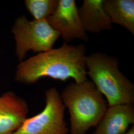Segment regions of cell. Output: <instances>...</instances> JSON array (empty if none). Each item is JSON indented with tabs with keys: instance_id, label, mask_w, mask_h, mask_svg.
I'll return each instance as SVG.
<instances>
[{
	"instance_id": "1",
	"label": "cell",
	"mask_w": 134,
	"mask_h": 134,
	"mask_svg": "<svg viewBox=\"0 0 134 134\" xmlns=\"http://www.w3.org/2000/svg\"><path fill=\"white\" fill-rule=\"evenodd\" d=\"M86 48L83 44L68 45L64 42L19 62L14 80L23 84H33L44 77L65 81L72 79L76 83L87 81L86 64Z\"/></svg>"
},
{
	"instance_id": "2",
	"label": "cell",
	"mask_w": 134,
	"mask_h": 134,
	"mask_svg": "<svg viewBox=\"0 0 134 134\" xmlns=\"http://www.w3.org/2000/svg\"><path fill=\"white\" fill-rule=\"evenodd\" d=\"M60 95L70 115V134H86L96 127L108 108L107 101L92 81L71 83Z\"/></svg>"
},
{
	"instance_id": "3",
	"label": "cell",
	"mask_w": 134,
	"mask_h": 134,
	"mask_svg": "<svg viewBox=\"0 0 134 134\" xmlns=\"http://www.w3.org/2000/svg\"><path fill=\"white\" fill-rule=\"evenodd\" d=\"M87 75L106 98L108 106L134 105V85L118 68L117 58L105 54L92 53L86 59Z\"/></svg>"
},
{
	"instance_id": "4",
	"label": "cell",
	"mask_w": 134,
	"mask_h": 134,
	"mask_svg": "<svg viewBox=\"0 0 134 134\" xmlns=\"http://www.w3.org/2000/svg\"><path fill=\"white\" fill-rule=\"evenodd\" d=\"M12 31L15 43V54L19 62L24 61L29 51L39 53L52 49L61 36L46 20H29L24 15L15 19Z\"/></svg>"
},
{
	"instance_id": "5",
	"label": "cell",
	"mask_w": 134,
	"mask_h": 134,
	"mask_svg": "<svg viewBox=\"0 0 134 134\" xmlns=\"http://www.w3.org/2000/svg\"><path fill=\"white\" fill-rule=\"evenodd\" d=\"M45 106L34 116L27 118L14 134H68L69 130L65 120V107L57 88L45 92Z\"/></svg>"
},
{
	"instance_id": "6",
	"label": "cell",
	"mask_w": 134,
	"mask_h": 134,
	"mask_svg": "<svg viewBox=\"0 0 134 134\" xmlns=\"http://www.w3.org/2000/svg\"><path fill=\"white\" fill-rule=\"evenodd\" d=\"M47 21L53 29L60 33L66 42L75 39L86 42L88 40L75 0H59L56 10Z\"/></svg>"
},
{
	"instance_id": "7",
	"label": "cell",
	"mask_w": 134,
	"mask_h": 134,
	"mask_svg": "<svg viewBox=\"0 0 134 134\" xmlns=\"http://www.w3.org/2000/svg\"><path fill=\"white\" fill-rule=\"evenodd\" d=\"M29 106L13 91L0 96V134H14L27 118Z\"/></svg>"
},
{
	"instance_id": "8",
	"label": "cell",
	"mask_w": 134,
	"mask_h": 134,
	"mask_svg": "<svg viewBox=\"0 0 134 134\" xmlns=\"http://www.w3.org/2000/svg\"><path fill=\"white\" fill-rule=\"evenodd\" d=\"M134 124V105L108 106L92 134H124Z\"/></svg>"
},
{
	"instance_id": "9",
	"label": "cell",
	"mask_w": 134,
	"mask_h": 134,
	"mask_svg": "<svg viewBox=\"0 0 134 134\" xmlns=\"http://www.w3.org/2000/svg\"><path fill=\"white\" fill-rule=\"evenodd\" d=\"M104 0H84L78 8L83 27L86 32L99 33L112 29V23L103 8Z\"/></svg>"
},
{
	"instance_id": "10",
	"label": "cell",
	"mask_w": 134,
	"mask_h": 134,
	"mask_svg": "<svg viewBox=\"0 0 134 134\" xmlns=\"http://www.w3.org/2000/svg\"><path fill=\"white\" fill-rule=\"evenodd\" d=\"M103 8L112 24L120 25L134 35V0H104Z\"/></svg>"
},
{
	"instance_id": "11",
	"label": "cell",
	"mask_w": 134,
	"mask_h": 134,
	"mask_svg": "<svg viewBox=\"0 0 134 134\" xmlns=\"http://www.w3.org/2000/svg\"><path fill=\"white\" fill-rule=\"evenodd\" d=\"M59 0H25L24 4L34 20H46L56 10Z\"/></svg>"
},
{
	"instance_id": "12",
	"label": "cell",
	"mask_w": 134,
	"mask_h": 134,
	"mask_svg": "<svg viewBox=\"0 0 134 134\" xmlns=\"http://www.w3.org/2000/svg\"><path fill=\"white\" fill-rule=\"evenodd\" d=\"M124 134H134V126L133 125L128 131H127Z\"/></svg>"
}]
</instances>
